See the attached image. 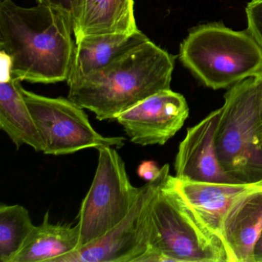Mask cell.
I'll list each match as a JSON object with an SVG mask.
<instances>
[{
  "mask_svg": "<svg viewBox=\"0 0 262 262\" xmlns=\"http://www.w3.org/2000/svg\"><path fill=\"white\" fill-rule=\"evenodd\" d=\"M21 91L40 133L44 154L63 156L85 148L125 145V138L106 137L96 132L84 108L69 98L40 96L23 87Z\"/></svg>",
  "mask_w": 262,
  "mask_h": 262,
  "instance_id": "obj_7",
  "label": "cell"
},
{
  "mask_svg": "<svg viewBox=\"0 0 262 262\" xmlns=\"http://www.w3.org/2000/svg\"><path fill=\"white\" fill-rule=\"evenodd\" d=\"M138 30L134 0H82L73 34L78 42L86 36Z\"/></svg>",
  "mask_w": 262,
  "mask_h": 262,
  "instance_id": "obj_15",
  "label": "cell"
},
{
  "mask_svg": "<svg viewBox=\"0 0 262 262\" xmlns=\"http://www.w3.org/2000/svg\"><path fill=\"white\" fill-rule=\"evenodd\" d=\"M73 25L64 13L39 4L23 7L0 2V48L12 76L32 83L68 79L74 54Z\"/></svg>",
  "mask_w": 262,
  "mask_h": 262,
  "instance_id": "obj_1",
  "label": "cell"
},
{
  "mask_svg": "<svg viewBox=\"0 0 262 262\" xmlns=\"http://www.w3.org/2000/svg\"><path fill=\"white\" fill-rule=\"evenodd\" d=\"M80 245L79 225L52 224L46 213L41 225H35L13 262H55L77 251Z\"/></svg>",
  "mask_w": 262,
  "mask_h": 262,
  "instance_id": "obj_16",
  "label": "cell"
},
{
  "mask_svg": "<svg viewBox=\"0 0 262 262\" xmlns=\"http://www.w3.org/2000/svg\"><path fill=\"white\" fill-rule=\"evenodd\" d=\"M222 108H217L187 129L174 161L176 177L193 182L239 183L224 169L215 139Z\"/></svg>",
  "mask_w": 262,
  "mask_h": 262,
  "instance_id": "obj_10",
  "label": "cell"
},
{
  "mask_svg": "<svg viewBox=\"0 0 262 262\" xmlns=\"http://www.w3.org/2000/svg\"><path fill=\"white\" fill-rule=\"evenodd\" d=\"M35 225L20 205H0V260L13 262Z\"/></svg>",
  "mask_w": 262,
  "mask_h": 262,
  "instance_id": "obj_17",
  "label": "cell"
},
{
  "mask_svg": "<svg viewBox=\"0 0 262 262\" xmlns=\"http://www.w3.org/2000/svg\"><path fill=\"white\" fill-rule=\"evenodd\" d=\"M174 59L148 41L105 68L67 83L68 98L98 120L116 119L144 99L170 90Z\"/></svg>",
  "mask_w": 262,
  "mask_h": 262,
  "instance_id": "obj_2",
  "label": "cell"
},
{
  "mask_svg": "<svg viewBox=\"0 0 262 262\" xmlns=\"http://www.w3.org/2000/svg\"><path fill=\"white\" fill-rule=\"evenodd\" d=\"M262 233V189L242 198L222 224L221 237L228 262H254V248Z\"/></svg>",
  "mask_w": 262,
  "mask_h": 262,
  "instance_id": "obj_12",
  "label": "cell"
},
{
  "mask_svg": "<svg viewBox=\"0 0 262 262\" xmlns=\"http://www.w3.org/2000/svg\"><path fill=\"white\" fill-rule=\"evenodd\" d=\"M247 30L262 48V0H251L245 8Z\"/></svg>",
  "mask_w": 262,
  "mask_h": 262,
  "instance_id": "obj_18",
  "label": "cell"
},
{
  "mask_svg": "<svg viewBox=\"0 0 262 262\" xmlns=\"http://www.w3.org/2000/svg\"><path fill=\"white\" fill-rule=\"evenodd\" d=\"M254 82L257 91V118L256 125V134L258 143L262 145V67L254 75Z\"/></svg>",
  "mask_w": 262,
  "mask_h": 262,
  "instance_id": "obj_20",
  "label": "cell"
},
{
  "mask_svg": "<svg viewBox=\"0 0 262 262\" xmlns=\"http://www.w3.org/2000/svg\"><path fill=\"white\" fill-rule=\"evenodd\" d=\"M254 262H262V233L254 246Z\"/></svg>",
  "mask_w": 262,
  "mask_h": 262,
  "instance_id": "obj_22",
  "label": "cell"
},
{
  "mask_svg": "<svg viewBox=\"0 0 262 262\" xmlns=\"http://www.w3.org/2000/svg\"><path fill=\"white\" fill-rule=\"evenodd\" d=\"M188 116L185 98L170 89L144 99L121 113L116 120L133 143L163 145L182 128Z\"/></svg>",
  "mask_w": 262,
  "mask_h": 262,
  "instance_id": "obj_9",
  "label": "cell"
},
{
  "mask_svg": "<svg viewBox=\"0 0 262 262\" xmlns=\"http://www.w3.org/2000/svg\"><path fill=\"white\" fill-rule=\"evenodd\" d=\"M168 174L151 210L149 248L173 262H228L222 239L208 229L171 183Z\"/></svg>",
  "mask_w": 262,
  "mask_h": 262,
  "instance_id": "obj_4",
  "label": "cell"
},
{
  "mask_svg": "<svg viewBox=\"0 0 262 262\" xmlns=\"http://www.w3.org/2000/svg\"><path fill=\"white\" fill-rule=\"evenodd\" d=\"M97 150L94 179L78 214L79 249L99 240L117 226L129 213L141 191V187H135L130 182L125 162L115 148L102 146Z\"/></svg>",
  "mask_w": 262,
  "mask_h": 262,
  "instance_id": "obj_6",
  "label": "cell"
},
{
  "mask_svg": "<svg viewBox=\"0 0 262 262\" xmlns=\"http://www.w3.org/2000/svg\"><path fill=\"white\" fill-rule=\"evenodd\" d=\"M179 59L205 86L222 90L254 77L262 67V48L248 30L213 23L190 31Z\"/></svg>",
  "mask_w": 262,
  "mask_h": 262,
  "instance_id": "obj_3",
  "label": "cell"
},
{
  "mask_svg": "<svg viewBox=\"0 0 262 262\" xmlns=\"http://www.w3.org/2000/svg\"><path fill=\"white\" fill-rule=\"evenodd\" d=\"M257 102L251 77L232 85L222 106L216 149L225 171L239 183L262 181V145L256 134Z\"/></svg>",
  "mask_w": 262,
  "mask_h": 262,
  "instance_id": "obj_5",
  "label": "cell"
},
{
  "mask_svg": "<svg viewBox=\"0 0 262 262\" xmlns=\"http://www.w3.org/2000/svg\"><path fill=\"white\" fill-rule=\"evenodd\" d=\"M138 174L146 182L154 180L160 174L161 168L153 161H143L138 167Z\"/></svg>",
  "mask_w": 262,
  "mask_h": 262,
  "instance_id": "obj_21",
  "label": "cell"
},
{
  "mask_svg": "<svg viewBox=\"0 0 262 262\" xmlns=\"http://www.w3.org/2000/svg\"><path fill=\"white\" fill-rule=\"evenodd\" d=\"M4 71L0 83V128L17 149L25 144L42 151L43 142L23 96L21 81L11 76L7 66Z\"/></svg>",
  "mask_w": 262,
  "mask_h": 262,
  "instance_id": "obj_14",
  "label": "cell"
},
{
  "mask_svg": "<svg viewBox=\"0 0 262 262\" xmlns=\"http://www.w3.org/2000/svg\"><path fill=\"white\" fill-rule=\"evenodd\" d=\"M170 179L202 222L221 239L222 224L231 208L242 198L262 189V181L256 183L193 182L172 176Z\"/></svg>",
  "mask_w": 262,
  "mask_h": 262,
  "instance_id": "obj_11",
  "label": "cell"
},
{
  "mask_svg": "<svg viewBox=\"0 0 262 262\" xmlns=\"http://www.w3.org/2000/svg\"><path fill=\"white\" fill-rule=\"evenodd\" d=\"M37 2L62 12L70 19L73 28L79 18L82 0H37Z\"/></svg>",
  "mask_w": 262,
  "mask_h": 262,
  "instance_id": "obj_19",
  "label": "cell"
},
{
  "mask_svg": "<svg viewBox=\"0 0 262 262\" xmlns=\"http://www.w3.org/2000/svg\"><path fill=\"white\" fill-rule=\"evenodd\" d=\"M169 170V165L165 164L156 179L141 187L129 213L108 234L55 262H136L149 248L151 207Z\"/></svg>",
  "mask_w": 262,
  "mask_h": 262,
  "instance_id": "obj_8",
  "label": "cell"
},
{
  "mask_svg": "<svg viewBox=\"0 0 262 262\" xmlns=\"http://www.w3.org/2000/svg\"><path fill=\"white\" fill-rule=\"evenodd\" d=\"M149 40L139 30L128 34L116 33L82 38L75 42L67 83L105 68Z\"/></svg>",
  "mask_w": 262,
  "mask_h": 262,
  "instance_id": "obj_13",
  "label": "cell"
}]
</instances>
